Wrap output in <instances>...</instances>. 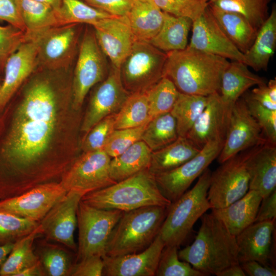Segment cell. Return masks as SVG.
<instances>
[{"instance_id": "obj_29", "label": "cell", "mask_w": 276, "mask_h": 276, "mask_svg": "<svg viewBox=\"0 0 276 276\" xmlns=\"http://www.w3.org/2000/svg\"><path fill=\"white\" fill-rule=\"evenodd\" d=\"M209 9L224 33L244 54L249 49L258 30L244 16L210 4Z\"/></svg>"}, {"instance_id": "obj_16", "label": "cell", "mask_w": 276, "mask_h": 276, "mask_svg": "<svg viewBox=\"0 0 276 276\" xmlns=\"http://www.w3.org/2000/svg\"><path fill=\"white\" fill-rule=\"evenodd\" d=\"M130 95L123 85L120 69L111 65L107 76L98 83L90 97L81 131L86 133L104 118L117 113Z\"/></svg>"}, {"instance_id": "obj_50", "label": "cell", "mask_w": 276, "mask_h": 276, "mask_svg": "<svg viewBox=\"0 0 276 276\" xmlns=\"http://www.w3.org/2000/svg\"><path fill=\"white\" fill-rule=\"evenodd\" d=\"M20 0H0V20L6 21L26 33L22 21Z\"/></svg>"}, {"instance_id": "obj_27", "label": "cell", "mask_w": 276, "mask_h": 276, "mask_svg": "<svg viewBox=\"0 0 276 276\" xmlns=\"http://www.w3.org/2000/svg\"><path fill=\"white\" fill-rule=\"evenodd\" d=\"M126 16L136 40L149 42L162 27L164 12L152 0H133Z\"/></svg>"}, {"instance_id": "obj_52", "label": "cell", "mask_w": 276, "mask_h": 276, "mask_svg": "<svg viewBox=\"0 0 276 276\" xmlns=\"http://www.w3.org/2000/svg\"><path fill=\"white\" fill-rule=\"evenodd\" d=\"M276 190L262 200L255 222L275 220Z\"/></svg>"}, {"instance_id": "obj_58", "label": "cell", "mask_w": 276, "mask_h": 276, "mask_svg": "<svg viewBox=\"0 0 276 276\" xmlns=\"http://www.w3.org/2000/svg\"><path fill=\"white\" fill-rule=\"evenodd\" d=\"M267 87L271 100L276 103V79L275 78L269 80Z\"/></svg>"}, {"instance_id": "obj_38", "label": "cell", "mask_w": 276, "mask_h": 276, "mask_svg": "<svg viewBox=\"0 0 276 276\" xmlns=\"http://www.w3.org/2000/svg\"><path fill=\"white\" fill-rule=\"evenodd\" d=\"M57 12L60 25L86 24L92 26L102 19L113 16L82 0H62Z\"/></svg>"}, {"instance_id": "obj_41", "label": "cell", "mask_w": 276, "mask_h": 276, "mask_svg": "<svg viewBox=\"0 0 276 276\" xmlns=\"http://www.w3.org/2000/svg\"><path fill=\"white\" fill-rule=\"evenodd\" d=\"M42 245L36 254L46 275L68 276L73 264L67 251L55 245L47 243Z\"/></svg>"}, {"instance_id": "obj_57", "label": "cell", "mask_w": 276, "mask_h": 276, "mask_svg": "<svg viewBox=\"0 0 276 276\" xmlns=\"http://www.w3.org/2000/svg\"><path fill=\"white\" fill-rule=\"evenodd\" d=\"M14 243L0 245V272L2 267L11 251Z\"/></svg>"}, {"instance_id": "obj_49", "label": "cell", "mask_w": 276, "mask_h": 276, "mask_svg": "<svg viewBox=\"0 0 276 276\" xmlns=\"http://www.w3.org/2000/svg\"><path fill=\"white\" fill-rule=\"evenodd\" d=\"M104 263L102 256L92 255L72 265L68 276L103 275Z\"/></svg>"}, {"instance_id": "obj_17", "label": "cell", "mask_w": 276, "mask_h": 276, "mask_svg": "<svg viewBox=\"0 0 276 276\" xmlns=\"http://www.w3.org/2000/svg\"><path fill=\"white\" fill-rule=\"evenodd\" d=\"M83 195L76 191H67L39 222L42 235L47 239L77 251L74 232L77 226V211Z\"/></svg>"}, {"instance_id": "obj_30", "label": "cell", "mask_w": 276, "mask_h": 276, "mask_svg": "<svg viewBox=\"0 0 276 276\" xmlns=\"http://www.w3.org/2000/svg\"><path fill=\"white\" fill-rule=\"evenodd\" d=\"M152 152L143 141L135 142L121 154L111 158L110 177L117 182L148 169Z\"/></svg>"}, {"instance_id": "obj_51", "label": "cell", "mask_w": 276, "mask_h": 276, "mask_svg": "<svg viewBox=\"0 0 276 276\" xmlns=\"http://www.w3.org/2000/svg\"><path fill=\"white\" fill-rule=\"evenodd\" d=\"M88 5L114 16L127 14L133 0H82Z\"/></svg>"}, {"instance_id": "obj_60", "label": "cell", "mask_w": 276, "mask_h": 276, "mask_svg": "<svg viewBox=\"0 0 276 276\" xmlns=\"http://www.w3.org/2000/svg\"><path fill=\"white\" fill-rule=\"evenodd\" d=\"M1 81H0V85H1Z\"/></svg>"}, {"instance_id": "obj_43", "label": "cell", "mask_w": 276, "mask_h": 276, "mask_svg": "<svg viewBox=\"0 0 276 276\" xmlns=\"http://www.w3.org/2000/svg\"><path fill=\"white\" fill-rule=\"evenodd\" d=\"M178 247L166 246L163 248L156 269V276H204L189 263L180 261Z\"/></svg>"}, {"instance_id": "obj_5", "label": "cell", "mask_w": 276, "mask_h": 276, "mask_svg": "<svg viewBox=\"0 0 276 276\" xmlns=\"http://www.w3.org/2000/svg\"><path fill=\"white\" fill-rule=\"evenodd\" d=\"M167 208L147 206L124 212L111 233L105 255L119 256L146 249L158 235Z\"/></svg>"}, {"instance_id": "obj_18", "label": "cell", "mask_w": 276, "mask_h": 276, "mask_svg": "<svg viewBox=\"0 0 276 276\" xmlns=\"http://www.w3.org/2000/svg\"><path fill=\"white\" fill-rule=\"evenodd\" d=\"M192 31L188 47L245 63L244 54L227 37L209 7L199 17L192 21Z\"/></svg>"}, {"instance_id": "obj_7", "label": "cell", "mask_w": 276, "mask_h": 276, "mask_svg": "<svg viewBox=\"0 0 276 276\" xmlns=\"http://www.w3.org/2000/svg\"><path fill=\"white\" fill-rule=\"evenodd\" d=\"M123 212L96 208L80 200L77 211V261L89 256L105 255L109 237Z\"/></svg>"}, {"instance_id": "obj_55", "label": "cell", "mask_w": 276, "mask_h": 276, "mask_svg": "<svg viewBox=\"0 0 276 276\" xmlns=\"http://www.w3.org/2000/svg\"><path fill=\"white\" fill-rule=\"evenodd\" d=\"M46 275L40 261L28 266L17 273L15 276H44Z\"/></svg>"}, {"instance_id": "obj_31", "label": "cell", "mask_w": 276, "mask_h": 276, "mask_svg": "<svg viewBox=\"0 0 276 276\" xmlns=\"http://www.w3.org/2000/svg\"><path fill=\"white\" fill-rule=\"evenodd\" d=\"M200 150L186 137H178L169 145L152 152L149 171L154 175L174 169Z\"/></svg>"}, {"instance_id": "obj_40", "label": "cell", "mask_w": 276, "mask_h": 276, "mask_svg": "<svg viewBox=\"0 0 276 276\" xmlns=\"http://www.w3.org/2000/svg\"><path fill=\"white\" fill-rule=\"evenodd\" d=\"M150 119L168 112L172 109L179 91L167 77H163L146 91Z\"/></svg>"}, {"instance_id": "obj_26", "label": "cell", "mask_w": 276, "mask_h": 276, "mask_svg": "<svg viewBox=\"0 0 276 276\" xmlns=\"http://www.w3.org/2000/svg\"><path fill=\"white\" fill-rule=\"evenodd\" d=\"M263 198L257 191L248 190L241 198L228 206L212 209V213L236 236L255 221Z\"/></svg>"}, {"instance_id": "obj_33", "label": "cell", "mask_w": 276, "mask_h": 276, "mask_svg": "<svg viewBox=\"0 0 276 276\" xmlns=\"http://www.w3.org/2000/svg\"><path fill=\"white\" fill-rule=\"evenodd\" d=\"M42 235L40 223L33 232L14 243L12 248L4 263L1 276H15L25 268L39 261L33 248L35 240Z\"/></svg>"}, {"instance_id": "obj_8", "label": "cell", "mask_w": 276, "mask_h": 276, "mask_svg": "<svg viewBox=\"0 0 276 276\" xmlns=\"http://www.w3.org/2000/svg\"><path fill=\"white\" fill-rule=\"evenodd\" d=\"M81 28L80 24L58 26L27 37L36 42L38 68L67 70L76 54Z\"/></svg>"}, {"instance_id": "obj_21", "label": "cell", "mask_w": 276, "mask_h": 276, "mask_svg": "<svg viewBox=\"0 0 276 276\" xmlns=\"http://www.w3.org/2000/svg\"><path fill=\"white\" fill-rule=\"evenodd\" d=\"M38 68L36 42L27 39L8 59L0 85V111L25 81Z\"/></svg>"}, {"instance_id": "obj_46", "label": "cell", "mask_w": 276, "mask_h": 276, "mask_svg": "<svg viewBox=\"0 0 276 276\" xmlns=\"http://www.w3.org/2000/svg\"><path fill=\"white\" fill-rule=\"evenodd\" d=\"M242 97L267 141L276 144V110L263 106L253 99L248 93H244Z\"/></svg>"}, {"instance_id": "obj_32", "label": "cell", "mask_w": 276, "mask_h": 276, "mask_svg": "<svg viewBox=\"0 0 276 276\" xmlns=\"http://www.w3.org/2000/svg\"><path fill=\"white\" fill-rule=\"evenodd\" d=\"M164 12L162 26L149 42L166 53L185 49L188 45V38L192 20Z\"/></svg>"}, {"instance_id": "obj_42", "label": "cell", "mask_w": 276, "mask_h": 276, "mask_svg": "<svg viewBox=\"0 0 276 276\" xmlns=\"http://www.w3.org/2000/svg\"><path fill=\"white\" fill-rule=\"evenodd\" d=\"M39 224L36 222L0 211V245L14 243Z\"/></svg>"}, {"instance_id": "obj_45", "label": "cell", "mask_w": 276, "mask_h": 276, "mask_svg": "<svg viewBox=\"0 0 276 276\" xmlns=\"http://www.w3.org/2000/svg\"><path fill=\"white\" fill-rule=\"evenodd\" d=\"M136 127L114 129L108 139L103 150L111 158L114 157L141 140L147 123Z\"/></svg>"}, {"instance_id": "obj_37", "label": "cell", "mask_w": 276, "mask_h": 276, "mask_svg": "<svg viewBox=\"0 0 276 276\" xmlns=\"http://www.w3.org/2000/svg\"><path fill=\"white\" fill-rule=\"evenodd\" d=\"M149 112L148 102L145 91L130 94L116 114L114 128L140 126L151 120Z\"/></svg>"}, {"instance_id": "obj_1", "label": "cell", "mask_w": 276, "mask_h": 276, "mask_svg": "<svg viewBox=\"0 0 276 276\" xmlns=\"http://www.w3.org/2000/svg\"><path fill=\"white\" fill-rule=\"evenodd\" d=\"M163 77L169 78L181 93L208 96L219 93L225 58L188 46L167 53Z\"/></svg>"}, {"instance_id": "obj_28", "label": "cell", "mask_w": 276, "mask_h": 276, "mask_svg": "<svg viewBox=\"0 0 276 276\" xmlns=\"http://www.w3.org/2000/svg\"><path fill=\"white\" fill-rule=\"evenodd\" d=\"M276 48V8L273 6L259 28L254 41L244 54L245 64L256 71H266Z\"/></svg>"}, {"instance_id": "obj_3", "label": "cell", "mask_w": 276, "mask_h": 276, "mask_svg": "<svg viewBox=\"0 0 276 276\" xmlns=\"http://www.w3.org/2000/svg\"><path fill=\"white\" fill-rule=\"evenodd\" d=\"M200 219L194 242L178 252L179 259L204 276L217 275L226 267L240 263L236 236L212 213H205Z\"/></svg>"}, {"instance_id": "obj_2", "label": "cell", "mask_w": 276, "mask_h": 276, "mask_svg": "<svg viewBox=\"0 0 276 276\" xmlns=\"http://www.w3.org/2000/svg\"><path fill=\"white\" fill-rule=\"evenodd\" d=\"M56 122L36 113L15 111L3 148L5 169L22 173L36 166L49 147Z\"/></svg>"}, {"instance_id": "obj_53", "label": "cell", "mask_w": 276, "mask_h": 276, "mask_svg": "<svg viewBox=\"0 0 276 276\" xmlns=\"http://www.w3.org/2000/svg\"><path fill=\"white\" fill-rule=\"evenodd\" d=\"M246 275L275 276L276 270L269 266L264 265L256 261H247L240 263Z\"/></svg>"}, {"instance_id": "obj_13", "label": "cell", "mask_w": 276, "mask_h": 276, "mask_svg": "<svg viewBox=\"0 0 276 276\" xmlns=\"http://www.w3.org/2000/svg\"><path fill=\"white\" fill-rule=\"evenodd\" d=\"M249 176L240 153L221 164L211 173L207 197L211 209L226 207L249 190Z\"/></svg>"}, {"instance_id": "obj_12", "label": "cell", "mask_w": 276, "mask_h": 276, "mask_svg": "<svg viewBox=\"0 0 276 276\" xmlns=\"http://www.w3.org/2000/svg\"><path fill=\"white\" fill-rule=\"evenodd\" d=\"M111 159L103 149L83 152L62 175L60 182L67 191L74 190L84 195L115 183L109 173Z\"/></svg>"}, {"instance_id": "obj_54", "label": "cell", "mask_w": 276, "mask_h": 276, "mask_svg": "<svg viewBox=\"0 0 276 276\" xmlns=\"http://www.w3.org/2000/svg\"><path fill=\"white\" fill-rule=\"evenodd\" d=\"M250 96L263 106L272 110H276V103L271 99L267 84L258 85L249 94Z\"/></svg>"}, {"instance_id": "obj_36", "label": "cell", "mask_w": 276, "mask_h": 276, "mask_svg": "<svg viewBox=\"0 0 276 276\" xmlns=\"http://www.w3.org/2000/svg\"><path fill=\"white\" fill-rule=\"evenodd\" d=\"M178 137L176 121L170 112H168L149 121L141 140L153 152L169 145Z\"/></svg>"}, {"instance_id": "obj_24", "label": "cell", "mask_w": 276, "mask_h": 276, "mask_svg": "<svg viewBox=\"0 0 276 276\" xmlns=\"http://www.w3.org/2000/svg\"><path fill=\"white\" fill-rule=\"evenodd\" d=\"M275 220L256 222L236 236L239 263L256 261L268 266Z\"/></svg>"}, {"instance_id": "obj_47", "label": "cell", "mask_w": 276, "mask_h": 276, "mask_svg": "<svg viewBox=\"0 0 276 276\" xmlns=\"http://www.w3.org/2000/svg\"><path fill=\"white\" fill-rule=\"evenodd\" d=\"M116 114L104 118L85 133L81 144L83 152L103 149L109 136L115 129Z\"/></svg>"}, {"instance_id": "obj_59", "label": "cell", "mask_w": 276, "mask_h": 276, "mask_svg": "<svg viewBox=\"0 0 276 276\" xmlns=\"http://www.w3.org/2000/svg\"><path fill=\"white\" fill-rule=\"evenodd\" d=\"M52 7L56 11H58L60 9L62 0H34Z\"/></svg>"}, {"instance_id": "obj_19", "label": "cell", "mask_w": 276, "mask_h": 276, "mask_svg": "<svg viewBox=\"0 0 276 276\" xmlns=\"http://www.w3.org/2000/svg\"><path fill=\"white\" fill-rule=\"evenodd\" d=\"M92 27L98 43L111 65L120 69L136 41L126 15L104 18Z\"/></svg>"}, {"instance_id": "obj_6", "label": "cell", "mask_w": 276, "mask_h": 276, "mask_svg": "<svg viewBox=\"0 0 276 276\" xmlns=\"http://www.w3.org/2000/svg\"><path fill=\"white\" fill-rule=\"evenodd\" d=\"M211 173L207 168L192 189L167 208L159 232L165 246L179 247L187 238L196 221L212 209L207 197Z\"/></svg>"}, {"instance_id": "obj_23", "label": "cell", "mask_w": 276, "mask_h": 276, "mask_svg": "<svg viewBox=\"0 0 276 276\" xmlns=\"http://www.w3.org/2000/svg\"><path fill=\"white\" fill-rule=\"evenodd\" d=\"M265 83L264 78L251 72L244 63L229 62L223 73L219 93L228 124L232 110L237 100L249 88Z\"/></svg>"}, {"instance_id": "obj_22", "label": "cell", "mask_w": 276, "mask_h": 276, "mask_svg": "<svg viewBox=\"0 0 276 276\" xmlns=\"http://www.w3.org/2000/svg\"><path fill=\"white\" fill-rule=\"evenodd\" d=\"M243 153L249 190L258 192L263 198L267 196L275 190L276 144L266 141Z\"/></svg>"}, {"instance_id": "obj_44", "label": "cell", "mask_w": 276, "mask_h": 276, "mask_svg": "<svg viewBox=\"0 0 276 276\" xmlns=\"http://www.w3.org/2000/svg\"><path fill=\"white\" fill-rule=\"evenodd\" d=\"M163 11L193 21L208 8L210 0H152Z\"/></svg>"}, {"instance_id": "obj_10", "label": "cell", "mask_w": 276, "mask_h": 276, "mask_svg": "<svg viewBox=\"0 0 276 276\" xmlns=\"http://www.w3.org/2000/svg\"><path fill=\"white\" fill-rule=\"evenodd\" d=\"M106 59L94 29L87 28L79 44L74 72L72 96L74 109H80L90 88L107 76L109 68Z\"/></svg>"}, {"instance_id": "obj_9", "label": "cell", "mask_w": 276, "mask_h": 276, "mask_svg": "<svg viewBox=\"0 0 276 276\" xmlns=\"http://www.w3.org/2000/svg\"><path fill=\"white\" fill-rule=\"evenodd\" d=\"M167 53L149 42L136 40L122 63L120 77L130 94L145 91L163 77Z\"/></svg>"}, {"instance_id": "obj_48", "label": "cell", "mask_w": 276, "mask_h": 276, "mask_svg": "<svg viewBox=\"0 0 276 276\" xmlns=\"http://www.w3.org/2000/svg\"><path fill=\"white\" fill-rule=\"evenodd\" d=\"M26 40L24 31L10 24L0 25V71H4L8 59Z\"/></svg>"}, {"instance_id": "obj_35", "label": "cell", "mask_w": 276, "mask_h": 276, "mask_svg": "<svg viewBox=\"0 0 276 276\" xmlns=\"http://www.w3.org/2000/svg\"><path fill=\"white\" fill-rule=\"evenodd\" d=\"M208 96L179 92L170 113L176 121L179 137H186L206 106Z\"/></svg>"}, {"instance_id": "obj_39", "label": "cell", "mask_w": 276, "mask_h": 276, "mask_svg": "<svg viewBox=\"0 0 276 276\" xmlns=\"http://www.w3.org/2000/svg\"><path fill=\"white\" fill-rule=\"evenodd\" d=\"M270 0H210V4L244 16L257 30L268 17Z\"/></svg>"}, {"instance_id": "obj_56", "label": "cell", "mask_w": 276, "mask_h": 276, "mask_svg": "<svg viewBox=\"0 0 276 276\" xmlns=\"http://www.w3.org/2000/svg\"><path fill=\"white\" fill-rule=\"evenodd\" d=\"M246 275L240 263L229 266L220 271L217 276H245Z\"/></svg>"}, {"instance_id": "obj_14", "label": "cell", "mask_w": 276, "mask_h": 276, "mask_svg": "<svg viewBox=\"0 0 276 276\" xmlns=\"http://www.w3.org/2000/svg\"><path fill=\"white\" fill-rule=\"evenodd\" d=\"M267 141L246 104L240 98L232 110L224 143L218 156L220 164Z\"/></svg>"}, {"instance_id": "obj_15", "label": "cell", "mask_w": 276, "mask_h": 276, "mask_svg": "<svg viewBox=\"0 0 276 276\" xmlns=\"http://www.w3.org/2000/svg\"><path fill=\"white\" fill-rule=\"evenodd\" d=\"M67 192L60 181L41 184L0 201V211L40 222Z\"/></svg>"}, {"instance_id": "obj_11", "label": "cell", "mask_w": 276, "mask_h": 276, "mask_svg": "<svg viewBox=\"0 0 276 276\" xmlns=\"http://www.w3.org/2000/svg\"><path fill=\"white\" fill-rule=\"evenodd\" d=\"M224 140L209 142L193 157L171 170L156 174V183L171 202L179 198L192 183L218 157Z\"/></svg>"}, {"instance_id": "obj_25", "label": "cell", "mask_w": 276, "mask_h": 276, "mask_svg": "<svg viewBox=\"0 0 276 276\" xmlns=\"http://www.w3.org/2000/svg\"><path fill=\"white\" fill-rule=\"evenodd\" d=\"M228 123L218 92L208 96L205 107L186 135L199 149L209 142L224 140Z\"/></svg>"}, {"instance_id": "obj_4", "label": "cell", "mask_w": 276, "mask_h": 276, "mask_svg": "<svg viewBox=\"0 0 276 276\" xmlns=\"http://www.w3.org/2000/svg\"><path fill=\"white\" fill-rule=\"evenodd\" d=\"M81 200L101 209L127 212L147 206L168 207L171 202L159 190L153 175L145 169L122 181L88 193Z\"/></svg>"}, {"instance_id": "obj_20", "label": "cell", "mask_w": 276, "mask_h": 276, "mask_svg": "<svg viewBox=\"0 0 276 276\" xmlns=\"http://www.w3.org/2000/svg\"><path fill=\"white\" fill-rule=\"evenodd\" d=\"M165 244L159 233L151 244L136 253L119 256H103V275L154 276Z\"/></svg>"}, {"instance_id": "obj_34", "label": "cell", "mask_w": 276, "mask_h": 276, "mask_svg": "<svg viewBox=\"0 0 276 276\" xmlns=\"http://www.w3.org/2000/svg\"><path fill=\"white\" fill-rule=\"evenodd\" d=\"M19 3L26 38L61 26L57 11L50 6L34 0H20Z\"/></svg>"}]
</instances>
